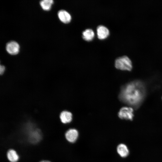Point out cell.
<instances>
[{"label":"cell","mask_w":162,"mask_h":162,"mask_svg":"<svg viewBox=\"0 0 162 162\" xmlns=\"http://www.w3.org/2000/svg\"><path fill=\"white\" fill-rule=\"evenodd\" d=\"M60 118L61 122L64 124L70 122L72 119V113L68 111H64L60 115Z\"/></svg>","instance_id":"obj_9"},{"label":"cell","mask_w":162,"mask_h":162,"mask_svg":"<svg viewBox=\"0 0 162 162\" xmlns=\"http://www.w3.org/2000/svg\"><path fill=\"white\" fill-rule=\"evenodd\" d=\"M53 3V1L52 0H43L41 1L40 2L42 8L45 10H50Z\"/></svg>","instance_id":"obj_12"},{"label":"cell","mask_w":162,"mask_h":162,"mask_svg":"<svg viewBox=\"0 0 162 162\" xmlns=\"http://www.w3.org/2000/svg\"><path fill=\"white\" fill-rule=\"evenodd\" d=\"M20 48L19 44L14 41H11L8 42L6 46L7 51L11 55L17 54L19 52Z\"/></svg>","instance_id":"obj_4"},{"label":"cell","mask_w":162,"mask_h":162,"mask_svg":"<svg viewBox=\"0 0 162 162\" xmlns=\"http://www.w3.org/2000/svg\"><path fill=\"white\" fill-rule=\"evenodd\" d=\"M5 67L3 65H2L1 64L0 66V74L2 75L4 73L5 71Z\"/></svg>","instance_id":"obj_13"},{"label":"cell","mask_w":162,"mask_h":162,"mask_svg":"<svg viewBox=\"0 0 162 162\" xmlns=\"http://www.w3.org/2000/svg\"><path fill=\"white\" fill-rule=\"evenodd\" d=\"M78 136V132L74 129H70L66 131L65 136L69 142L73 143L76 141Z\"/></svg>","instance_id":"obj_5"},{"label":"cell","mask_w":162,"mask_h":162,"mask_svg":"<svg viewBox=\"0 0 162 162\" xmlns=\"http://www.w3.org/2000/svg\"><path fill=\"white\" fill-rule=\"evenodd\" d=\"M115 65L117 69L122 70L130 71L133 68L131 60L128 56L125 55L116 59Z\"/></svg>","instance_id":"obj_2"},{"label":"cell","mask_w":162,"mask_h":162,"mask_svg":"<svg viewBox=\"0 0 162 162\" xmlns=\"http://www.w3.org/2000/svg\"><path fill=\"white\" fill-rule=\"evenodd\" d=\"M146 94L144 85L135 80L124 85L121 88L119 98L124 103L137 109L143 101Z\"/></svg>","instance_id":"obj_1"},{"label":"cell","mask_w":162,"mask_h":162,"mask_svg":"<svg viewBox=\"0 0 162 162\" xmlns=\"http://www.w3.org/2000/svg\"><path fill=\"white\" fill-rule=\"evenodd\" d=\"M6 156L10 162H17L20 158L16 152L13 149H10L7 151Z\"/></svg>","instance_id":"obj_8"},{"label":"cell","mask_w":162,"mask_h":162,"mask_svg":"<svg viewBox=\"0 0 162 162\" xmlns=\"http://www.w3.org/2000/svg\"><path fill=\"white\" fill-rule=\"evenodd\" d=\"M94 32L91 29H87L82 32V37L84 40L86 41L92 40L94 38Z\"/></svg>","instance_id":"obj_11"},{"label":"cell","mask_w":162,"mask_h":162,"mask_svg":"<svg viewBox=\"0 0 162 162\" xmlns=\"http://www.w3.org/2000/svg\"><path fill=\"white\" fill-rule=\"evenodd\" d=\"M58 15L60 20L64 23L69 22L71 19V17L70 14L64 10L59 11L58 13Z\"/></svg>","instance_id":"obj_6"},{"label":"cell","mask_w":162,"mask_h":162,"mask_svg":"<svg viewBox=\"0 0 162 162\" xmlns=\"http://www.w3.org/2000/svg\"><path fill=\"white\" fill-rule=\"evenodd\" d=\"M39 162H51L49 160H41L39 161Z\"/></svg>","instance_id":"obj_14"},{"label":"cell","mask_w":162,"mask_h":162,"mask_svg":"<svg viewBox=\"0 0 162 162\" xmlns=\"http://www.w3.org/2000/svg\"><path fill=\"white\" fill-rule=\"evenodd\" d=\"M98 37L99 39H103L106 38L109 34L108 29L105 26L100 25L97 29Z\"/></svg>","instance_id":"obj_7"},{"label":"cell","mask_w":162,"mask_h":162,"mask_svg":"<svg viewBox=\"0 0 162 162\" xmlns=\"http://www.w3.org/2000/svg\"><path fill=\"white\" fill-rule=\"evenodd\" d=\"M133 112L134 110L132 107H124L120 109L118 116L121 119L132 121L134 116Z\"/></svg>","instance_id":"obj_3"},{"label":"cell","mask_w":162,"mask_h":162,"mask_svg":"<svg viewBox=\"0 0 162 162\" xmlns=\"http://www.w3.org/2000/svg\"><path fill=\"white\" fill-rule=\"evenodd\" d=\"M117 149L118 154L122 158L127 157L129 154V150L127 146L124 144H119L117 146Z\"/></svg>","instance_id":"obj_10"}]
</instances>
